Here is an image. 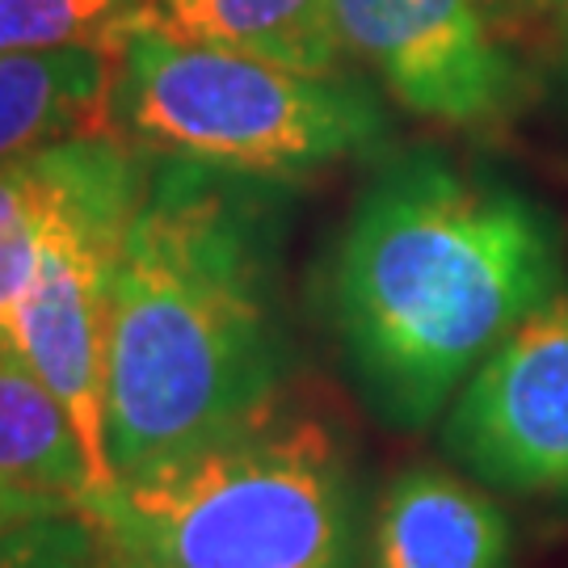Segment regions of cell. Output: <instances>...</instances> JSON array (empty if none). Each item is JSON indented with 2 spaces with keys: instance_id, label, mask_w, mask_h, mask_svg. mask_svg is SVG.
<instances>
[{
  "instance_id": "1",
  "label": "cell",
  "mask_w": 568,
  "mask_h": 568,
  "mask_svg": "<svg viewBox=\"0 0 568 568\" xmlns=\"http://www.w3.org/2000/svg\"><path fill=\"white\" fill-rule=\"evenodd\" d=\"M291 185L148 152L105 342L114 480L224 438L283 396V232Z\"/></svg>"
},
{
  "instance_id": "2",
  "label": "cell",
  "mask_w": 568,
  "mask_h": 568,
  "mask_svg": "<svg viewBox=\"0 0 568 568\" xmlns=\"http://www.w3.org/2000/svg\"><path fill=\"white\" fill-rule=\"evenodd\" d=\"M565 283L560 227L518 185L413 148L375 169L328 270V325L387 426H429Z\"/></svg>"
},
{
  "instance_id": "3",
  "label": "cell",
  "mask_w": 568,
  "mask_h": 568,
  "mask_svg": "<svg viewBox=\"0 0 568 568\" xmlns=\"http://www.w3.org/2000/svg\"><path fill=\"white\" fill-rule=\"evenodd\" d=\"M110 568H354L358 480L321 413L274 405L77 506Z\"/></svg>"
},
{
  "instance_id": "4",
  "label": "cell",
  "mask_w": 568,
  "mask_h": 568,
  "mask_svg": "<svg viewBox=\"0 0 568 568\" xmlns=\"http://www.w3.org/2000/svg\"><path fill=\"white\" fill-rule=\"evenodd\" d=\"M110 114L152 156L286 185L387 143L384 105L363 81L169 39L156 26L119 47Z\"/></svg>"
},
{
  "instance_id": "5",
  "label": "cell",
  "mask_w": 568,
  "mask_h": 568,
  "mask_svg": "<svg viewBox=\"0 0 568 568\" xmlns=\"http://www.w3.org/2000/svg\"><path fill=\"white\" fill-rule=\"evenodd\" d=\"M47 220L39 270L9 321V349L51 387L81 434L93 493L114 485L105 459L110 286L148 182V152L89 131L42 148Z\"/></svg>"
},
{
  "instance_id": "6",
  "label": "cell",
  "mask_w": 568,
  "mask_h": 568,
  "mask_svg": "<svg viewBox=\"0 0 568 568\" xmlns=\"http://www.w3.org/2000/svg\"><path fill=\"white\" fill-rule=\"evenodd\" d=\"M443 443L485 485L568 497V283L467 375Z\"/></svg>"
},
{
  "instance_id": "7",
  "label": "cell",
  "mask_w": 568,
  "mask_h": 568,
  "mask_svg": "<svg viewBox=\"0 0 568 568\" xmlns=\"http://www.w3.org/2000/svg\"><path fill=\"white\" fill-rule=\"evenodd\" d=\"M333 26L345 55L422 119L488 126L527 98V77L480 0H333Z\"/></svg>"
},
{
  "instance_id": "8",
  "label": "cell",
  "mask_w": 568,
  "mask_h": 568,
  "mask_svg": "<svg viewBox=\"0 0 568 568\" xmlns=\"http://www.w3.org/2000/svg\"><path fill=\"white\" fill-rule=\"evenodd\" d=\"M366 568H514V527L464 476L417 464L379 493Z\"/></svg>"
},
{
  "instance_id": "9",
  "label": "cell",
  "mask_w": 568,
  "mask_h": 568,
  "mask_svg": "<svg viewBox=\"0 0 568 568\" xmlns=\"http://www.w3.org/2000/svg\"><path fill=\"white\" fill-rule=\"evenodd\" d=\"M114 55L102 47L0 55V164L89 135L93 119L110 110Z\"/></svg>"
},
{
  "instance_id": "10",
  "label": "cell",
  "mask_w": 568,
  "mask_h": 568,
  "mask_svg": "<svg viewBox=\"0 0 568 568\" xmlns=\"http://www.w3.org/2000/svg\"><path fill=\"white\" fill-rule=\"evenodd\" d=\"M152 26L182 42H206L295 72H342L333 0H152Z\"/></svg>"
},
{
  "instance_id": "11",
  "label": "cell",
  "mask_w": 568,
  "mask_h": 568,
  "mask_svg": "<svg viewBox=\"0 0 568 568\" xmlns=\"http://www.w3.org/2000/svg\"><path fill=\"white\" fill-rule=\"evenodd\" d=\"M0 480L47 488L77 506L93 493L89 455L68 408L9 345H0Z\"/></svg>"
},
{
  "instance_id": "12",
  "label": "cell",
  "mask_w": 568,
  "mask_h": 568,
  "mask_svg": "<svg viewBox=\"0 0 568 568\" xmlns=\"http://www.w3.org/2000/svg\"><path fill=\"white\" fill-rule=\"evenodd\" d=\"M152 26V0H0V55L102 47L119 51Z\"/></svg>"
},
{
  "instance_id": "13",
  "label": "cell",
  "mask_w": 568,
  "mask_h": 568,
  "mask_svg": "<svg viewBox=\"0 0 568 568\" xmlns=\"http://www.w3.org/2000/svg\"><path fill=\"white\" fill-rule=\"evenodd\" d=\"M42 220H47V173L42 156L0 164V345H9V321L39 270Z\"/></svg>"
},
{
  "instance_id": "14",
  "label": "cell",
  "mask_w": 568,
  "mask_h": 568,
  "mask_svg": "<svg viewBox=\"0 0 568 568\" xmlns=\"http://www.w3.org/2000/svg\"><path fill=\"white\" fill-rule=\"evenodd\" d=\"M0 568H105V548L81 509H63L4 530Z\"/></svg>"
},
{
  "instance_id": "15",
  "label": "cell",
  "mask_w": 568,
  "mask_h": 568,
  "mask_svg": "<svg viewBox=\"0 0 568 568\" xmlns=\"http://www.w3.org/2000/svg\"><path fill=\"white\" fill-rule=\"evenodd\" d=\"M63 509H77V501H68L60 493H47V488L0 480V535L21 527V523L47 518V514H63Z\"/></svg>"
},
{
  "instance_id": "16",
  "label": "cell",
  "mask_w": 568,
  "mask_h": 568,
  "mask_svg": "<svg viewBox=\"0 0 568 568\" xmlns=\"http://www.w3.org/2000/svg\"><path fill=\"white\" fill-rule=\"evenodd\" d=\"M530 4H544V9H568V0H530Z\"/></svg>"
},
{
  "instance_id": "17",
  "label": "cell",
  "mask_w": 568,
  "mask_h": 568,
  "mask_svg": "<svg viewBox=\"0 0 568 568\" xmlns=\"http://www.w3.org/2000/svg\"><path fill=\"white\" fill-rule=\"evenodd\" d=\"M565 68H568V21H565Z\"/></svg>"
},
{
  "instance_id": "18",
  "label": "cell",
  "mask_w": 568,
  "mask_h": 568,
  "mask_svg": "<svg viewBox=\"0 0 568 568\" xmlns=\"http://www.w3.org/2000/svg\"><path fill=\"white\" fill-rule=\"evenodd\" d=\"M105 568H110V560H105Z\"/></svg>"
}]
</instances>
